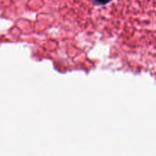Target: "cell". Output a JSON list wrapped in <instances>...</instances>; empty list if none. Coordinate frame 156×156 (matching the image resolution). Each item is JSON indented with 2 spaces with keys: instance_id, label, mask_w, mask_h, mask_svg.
<instances>
[{
  "instance_id": "1",
  "label": "cell",
  "mask_w": 156,
  "mask_h": 156,
  "mask_svg": "<svg viewBox=\"0 0 156 156\" xmlns=\"http://www.w3.org/2000/svg\"><path fill=\"white\" fill-rule=\"evenodd\" d=\"M110 0H94V2H96V3L98 4H101V5H104V4H106L109 2Z\"/></svg>"
}]
</instances>
